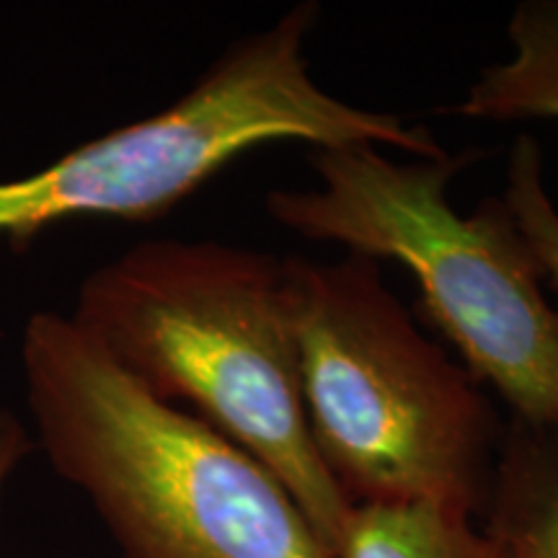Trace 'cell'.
<instances>
[{
    "label": "cell",
    "instance_id": "1",
    "mask_svg": "<svg viewBox=\"0 0 558 558\" xmlns=\"http://www.w3.org/2000/svg\"><path fill=\"white\" fill-rule=\"evenodd\" d=\"M70 318L150 396L190 403L259 460L337 558L354 505L311 437L282 259L218 241H145L83 279Z\"/></svg>",
    "mask_w": 558,
    "mask_h": 558
},
{
    "label": "cell",
    "instance_id": "2",
    "mask_svg": "<svg viewBox=\"0 0 558 558\" xmlns=\"http://www.w3.org/2000/svg\"><path fill=\"white\" fill-rule=\"evenodd\" d=\"M21 367L41 450L124 558H333L259 460L150 396L70 316L26 320Z\"/></svg>",
    "mask_w": 558,
    "mask_h": 558
},
{
    "label": "cell",
    "instance_id": "3",
    "mask_svg": "<svg viewBox=\"0 0 558 558\" xmlns=\"http://www.w3.org/2000/svg\"><path fill=\"white\" fill-rule=\"evenodd\" d=\"M311 437L352 505L432 501L484 520L507 424L418 331L380 262L282 259Z\"/></svg>",
    "mask_w": 558,
    "mask_h": 558
},
{
    "label": "cell",
    "instance_id": "4",
    "mask_svg": "<svg viewBox=\"0 0 558 558\" xmlns=\"http://www.w3.org/2000/svg\"><path fill=\"white\" fill-rule=\"evenodd\" d=\"M481 150L396 160L375 145L313 150V190H271L269 218L347 254L399 262L422 311L463 354L465 369L533 427H558V305L505 197L452 209L450 181Z\"/></svg>",
    "mask_w": 558,
    "mask_h": 558
},
{
    "label": "cell",
    "instance_id": "5",
    "mask_svg": "<svg viewBox=\"0 0 558 558\" xmlns=\"http://www.w3.org/2000/svg\"><path fill=\"white\" fill-rule=\"evenodd\" d=\"M318 19L316 0L295 3L267 29L235 39L171 107L0 181V235L21 248L62 220H156L230 160L282 140L313 150L365 143L411 158L445 156L424 124L354 107L313 81L305 41Z\"/></svg>",
    "mask_w": 558,
    "mask_h": 558
},
{
    "label": "cell",
    "instance_id": "6",
    "mask_svg": "<svg viewBox=\"0 0 558 558\" xmlns=\"http://www.w3.org/2000/svg\"><path fill=\"white\" fill-rule=\"evenodd\" d=\"M481 522L509 558H558V427L509 418Z\"/></svg>",
    "mask_w": 558,
    "mask_h": 558
},
{
    "label": "cell",
    "instance_id": "7",
    "mask_svg": "<svg viewBox=\"0 0 558 558\" xmlns=\"http://www.w3.org/2000/svg\"><path fill=\"white\" fill-rule=\"evenodd\" d=\"M512 54L488 65L456 104L469 120H558V0H525L507 24Z\"/></svg>",
    "mask_w": 558,
    "mask_h": 558
},
{
    "label": "cell",
    "instance_id": "8",
    "mask_svg": "<svg viewBox=\"0 0 558 558\" xmlns=\"http://www.w3.org/2000/svg\"><path fill=\"white\" fill-rule=\"evenodd\" d=\"M478 522L432 501L354 505L337 558H509Z\"/></svg>",
    "mask_w": 558,
    "mask_h": 558
},
{
    "label": "cell",
    "instance_id": "9",
    "mask_svg": "<svg viewBox=\"0 0 558 558\" xmlns=\"http://www.w3.org/2000/svg\"><path fill=\"white\" fill-rule=\"evenodd\" d=\"M505 202L538 259L546 282L558 292V209L543 179V150L538 140L520 135L509 150Z\"/></svg>",
    "mask_w": 558,
    "mask_h": 558
},
{
    "label": "cell",
    "instance_id": "10",
    "mask_svg": "<svg viewBox=\"0 0 558 558\" xmlns=\"http://www.w3.org/2000/svg\"><path fill=\"white\" fill-rule=\"evenodd\" d=\"M34 448V439L29 429L19 422L11 411L0 409V494H3L5 484L19 469L21 460L29 456Z\"/></svg>",
    "mask_w": 558,
    "mask_h": 558
}]
</instances>
